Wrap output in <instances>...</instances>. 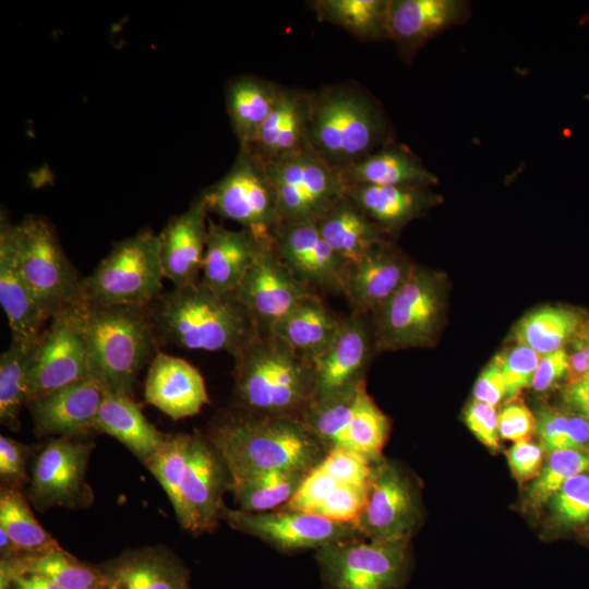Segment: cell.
I'll return each mask as SVG.
<instances>
[{
    "mask_svg": "<svg viewBox=\"0 0 589 589\" xmlns=\"http://www.w3.org/2000/svg\"><path fill=\"white\" fill-rule=\"evenodd\" d=\"M103 589H111V588H110V587H105V588H103Z\"/></svg>",
    "mask_w": 589,
    "mask_h": 589,
    "instance_id": "6125c7cd",
    "label": "cell"
},
{
    "mask_svg": "<svg viewBox=\"0 0 589 589\" xmlns=\"http://www.w3.org/2000/svg\"><path fill=\"white\" fill-rule=\"evenodd\" d=\"M41 337L12 338L0 356V421L11 431L20 428L19 416L26 405L29 373Z\"/></svg>",
    "mask_w": 589,
    "mask_h": 589,
    "instance_id": "8d00e7d4",
    "label": "cell"
},
{
    "mask_svg": "<svg viewBox=\"0 0 589 589\" xmlns=\"http://www.w3.org/2000/svg\"><path fill=\"white\" fill-rule=\"evenodd\" d=\"M201 193L209 213L240 224L263 243L273 242L279 226L276 195L265 163L249 146H239L226 175Z\"/></svg>",
    "mask_w": 589,
    "mask_h": 589,
    "instance_id": "30bf717a",
    "label": "cell"
},
{
    "mask_svg": "<svg viewBox=\"0 0 589 589\" xmlns=\"http://www.w3.org/2000/svg\"><path fill=\"white\" fill-rule=\"evenodd\" d=\"M235 294L260 329L267 332L301 301L318 293L298 280L273 245L268 244L263 248Z\"/></svg>",
    "mask_w": 589,
    "mask_h": 589,
    "instance_id": "ac0fdd59",
    "label": "cell"
},
{
    "mask_svg": "<svg viewBox=\"0 0 589 589\" xmlns=\"http://www.w3.org/2000/svg\"><path fill=\"white\" fill-rule=\"evenodd\" d=\"M220 518L232 529L255 537L284 553L317 550L335 542L363 539L353 524L284 507L247 512L224 506Z\"/></svg>",
    "mask_w": 589,
    "mask_h": 589,
    "instance_id": "7c38bea8",
    "label": "cell"
},
{
    "mask_svg": "<svg viewBox=\"0 0 589 589\" xmlns=\"http://www.w3.org/2000/svg\"><path fill=\"white\" fill-rule=\"evenodd\" d=\"M233 359L236 409L302 420L314 401L313 363L269 332L259 334Z\"/></svg>",
    "mask_w": 589,
    "mask_h": 589,
    "instance_id": "277c9868",
    "label": "cell"
},
{
    "mask_svg": "<svg viewBox=\"0 0 589 589\" xmlns=\"http://www.w3.org/2000/svg\"><path fill=\"white\" fill-rule=\"evenodd\" d=\"M206 436L230 480L267 471L309 473L328 454L301 419L239 409L215 421Z\"/></svg>",
    "mask_w": 589,
    "mask_h": 589,
    "instance_id": "6da1fadb",
    "label": "cell"
},
{
    "mask_svg": "<svg viewBox=\"0 0 589 589\" xmlns=\"http://www.w3.org/2000/svg\"><path fill=\"white\" fill-rule=\"evenodd\" d=\"M95 431L106 433L128 447L142 462L165 442L167 434L147 421L130 396L106 388Z\"/></svg>",
    "mask_w": 589,
    "mask_h": 589,
    "instance_id": "836d02e7",
    "label": "cell"
},
{
    "mask_svg": "<svg viewBox=\"0 0 589 589\" xmlns=\"http://www.w3.org/2000/svg\"><path fill=\"white\" fill-rule=\"evenodd\" d=\"M345 185L425 187L438 178L408 147L392 143L340 171Z\"/></svg>",
    "mask_w": 589,
    "mask_h": 589,
    "instance_id": "4dcf8cb0",
    "label": "cell"
},
{
    "mask_svg": "<svg viewBox=\"0 0 589 589\" xmlns=\"http://www.w3.org/2000/svg\"><path fill=\"white\" fill-rule=\"evenodd\" d=\"M32 447L15 440L0 436V479L2 486L20 489L27 481L26 462Z\"/></svg>",
    "mask_w": 589,
    "mask_h": 589,
    "instance_id": "816d5d0a",
    "label": "cell"
},
{
    "mask_svg": "<svg viewBox=\"0 0 589 589\" xmlns=\"http://www.w3.org/2000/svg\"><path fill=\"white\" fill-rule=\"evenodd\" d=\"M368 496L369 484L338 483L313 514L338 522L353 524L363 512Z\"/></svg>",
    "mask_w": 589,
    "mask_h": 589,
    "instance_id": "7dc6e473",
    "label": "cell"
},
{
    "mask_svg": "<svg viewBox=\"0 0 589 589\" xmlns=\"http://www.w3.org/2000/svg\"><path fill=\"white\" fill-rule=\"evenodd\" d=\"M420 504L411 478L383 457L372 461L366 505L353 522L370 541H409L420 521Z\"/></svg>",
    "mask_w": 589,
    "mask_h": 589,
    "instance_id": "4fadbf2b",
    "label": "cell"
},
{
    "mask_svg": "<svg viewBox=\"0 0 589 589\" xmlns=\"http://www.w3.org/2000/svg\"><path fill=\"white\" fill-rule=\"evenodd\" d=\"M543 447L531 440L515 443L507 452L508 466L519 483L536 479L543 466Z\"/></svg>",
    "mask_w": 589,
    "mask_h": 589,
    "instance_id": "db71d44e",
    "label": "cell"
},
{
    "mask_svg": "<svg viewBox=\"0 0 589 589\" xmlns=\"http://www.w3.org/2000/svg\"><path fill=\"white\" fill-rule=\"evenodd\" d=\"M93 445L60 436L48 441L32 470L29 497L35 507H84L93 501L86 468Z\"/></svg>",
    "mask_w": 589,
    "mask_h": 589,
    "instance_id": "9a60e30c",
    "label": "cell"
},
{
    "mask_svg": "<svg viewBox=\"0 0 589 589\" xmlns=\"http://www.w3.org/2000/svg\"><path fill=\"white\" fill-rule=\"evenodd\" d=\"M26 573L44 576L62 589H103L108 587V578L101 568L87 565L67 551L59 550L1 558V589H8V582L12 576Z\"/></svg>",
    "mask_w": 589,
    "mask_h": 589,
    "instance_id": "1f68e13d",
    "label": "cell"
},
{
    "mask_svg": "<svg viewBox=\"0 0 589 589\" xmlns=\"http://www.w3.org/2000/svg\"><path fill=\"white\" fill-rule=\"evenodd\" d=\"M585 324L584 315L575 309L545 305L524 315L515 324L512 339L543 356L570 344Z\"/></svg>",
    "mask_w": 589,
    "mask_h": 589,
    "instance_id": "d590c367",
    "label": "cell"
},
{
    "mask_svg": "<svg viewBox=\"0 0 589 589\" xmlns=\"http://www.w3.org/2000/svg\"><path fill=\"white\" fill-rule=\"evenodd\" d=\"M227 467L206 435L192 433L190 454L175 510L180 525L193 534L212 531L221 520L223 495L229 490Z\"/></svg>",
    "mask_w": 589,
    "mask_h": 589,
    "instance_id": "2e32d148",
    "label": "cell"
},
{
    "mask_svg": "<svg viewBox=\"0 0 589 589\" xmlns=\"http://www.w3.org/2000/svg\"><path fill=\"white\" fill-rule=\"evenodd\" d=\"M144 397L173 420L192 417L209 402L200 371L187 360L160 351L149 363Z\"/></svg>",
    "mask_w": 589,
    "mask_h": 589,
    "instance_id": "cb8c5ba5",
    "label": "cell"
},
{
    "mask_svg": "<svg viewBox=\"0 0 589 589\" xmlns=\"http://www.w3.org/2000/svg\"><path fill=\"white\" fill-rule=\"evenodd\" d=\"M192 434H167L165 442L143 464L165 490L173 509L179 506Z\"/></svg>",
    "mask_w": 589,
    "mask_h": 589,
    "instance_id": "7bdbcfd3",
    "label": "cell"
},
{
    "mask_svg": "<svg viewBox=\"0 0 589 589\" xmlns=\"http://www.w3.org/2000/svg\"><path fill=\"white\" fill-rule=\"evenodd\" d=\"M346 194L387 237L397 235L421 218L443 199L432 188L394 185H347Z\"/></svg>",
    "mask_w": 589,
    "mask_h": 589,
    "instance_id": "484cf974",
    "label": "cell"
},
{
    "mask_svg": "<svg viewBox=\"0 0 589 589\" xmlns=\"http://www.w3.org/2000/svg\"><path fill=\"white\" fill-rule=\"evenodd\" d=\"M106 387L89 375L26 404L40 435L81 437L95 431Z\"/></svg>",
    "mask_w": 589,
    "mask_h": 589,
    "instance_id": "ffe728a7",
    "label": "cell"
},
{
    "mask_svg": "<svg viewBox=\"0 0 589 589\" xmlns=\"http://www.w3.org/2000/svg\"><path fill=\"white\" fill-rule=\"evenodd\" d=\"M338 484L320 465L311 470L284 508L315 513Z\"/></svg>",
    "mask_w": 589,
    "mask_h": 589,
    "instance_id": "681fc988",
    "label": "cell"
},
{
    "mask_svg": "<svg viewBox=\"0 0 589 589\" xmlns=\"http://www.w3.org/2000/svg\"><path fill=\"white\" fill-rule=\"evenodd\" d=\"M390 0H315L310 3L318 20L334 24L364 41L389 39Z\"/></svg>",
    "mask_w": 589,
    "mask_h": 589,
    "instance_id": "74e56055",
    "label": "cell"
},
{
    "mask_svg": "<svg viewBox=\"0 0 589 589\" xmlns=\"http://www.w3.org/2000/svg\"><path fill=\"white\" fill-rule=\"evenodd\" d=\"M413 266L389 239L373 247L349 266L344 297L351 312L371 316L400 288Z\"/></svg>",
    "mask_w": 589,
    "mask_h": 589,
    "instance_id": "44dd1931",
    "label": "cell"
},
{
    "mask_svg": "<svg viewBox=\"0 0 589 589\" xmlns=\"http://www.w3.org/2000/svg\"><path fill=\"white\" fill-rule=\"evenodd\" d=\"M148 310L158 344L182 349L236 357L262 333L235 292L217 293L200 281L163 292Z\"/></svg>",
    "mask_w": 589,
    "mask_h": 589,
    "instance_id": "7a4b0ae2",
    "label": "cell"
},
{
    "mask_svg": "<svg viewBox=\"0 0 589 589\" xmlns=\"http://www.w3.org/2000/svg\"><path fill=\"white\" fill-rule=\"evenodd\" d=\"M250 230L228 229L208 218L200 283L217 293H231L241 284L265 245Z\"/></svg>",
    "mask_w": 589,
    "mask_h": 589,
    "instance_id": "d4e9b609",
    "label": "cell"
},
{
    "mask_svg": "<svg viewBox=\"0 0 589 589\" xmlns=\"http://www.w3.org/2000/svg\"><path fill=\"white\" fill-rule=\"evenodd\" d=\"M568 370V353L565 348L543 354L540 358L531 387L537 393L551 389L562 378H566Z\"/></svg>",
    "mask_w": 589,
    "mask_h": 589,
    "instance_id": "9f6ffc18",
    "label": "cell"
},
{
    "mask_svg": "<svg viewBox=\"0 0 589 589\" xmlns=\"http://www.w3.org/2000/svg\"><path fill=\"white\" fill-rule=\"evenodd\" d=\"M579 417L575 412H565L546 407L537 417V432L541 446L549 454L555 450L577 449L579 438Z\"/></svg>",
    "mask_w": 589,
    "mask_h": 589,
    "instance_id": "f6af8a7d",
    "label": "cell"
},
{
    "mask_svg": "<svg viewBox=\"0 0 589 589\" xmlns=\"http://www.w3.org/2000/svg\"><path fill=\"white\" fill-rule=\"evenodd\" d=\"M316 225L332 250L349 265L387 239L347 194L340 197Z\"/></svg>",
    "mask_w": 589,
    "mask_h": 589,
    "instance_id": "d6a6232c",
    "label": "cell"
},
{
    "mask_svg": "<svg viewBox=\"0 0 589 589\" xmlns=\"http://www.w3.org/2000/svg\"><path fill=\"white\" fill-rule=\"evenodd\" d=\"M588 471L589 448L550 453L528 490L526 505L531 509H539L568 479Z\"/></svg>",
    "mask_w": 589,
    "mask_h": 589,
    "instance_id": "b9f144b4",
    "label": "cell"
},
{
    "mask_svg": "<svg viewBox=\"0 0 589 589\" xmlns=\"http://www.w3.org/2000/svg\"><path fill=\"white\" fill-rule=\"evenodd\" d=\"M278 89L279 85L251 75L228 83L227 111L239 146L252 145L272 111Z\"/></svg>",
    "mask_w": 589,
    "mask_h": 589,
    "instance_id": "e575fe53",
    "label": "cell"
},
{
    "mask_svg": "<svg viewBox=\"0 0 589 589\" xmlns=\"http://www.w3.org/2000/svg\"><path fill=\"white\" fill-rule=\"evenodd\" d=\"M0 551L1 558H11L22 555L9 534L0 528Z\"/></svg>",
    "mask_w": 589,
    "mask_h": 589,
    "instance_id": "94428289",
    "label": "cell"
},
{
    "mask_svg": "<svg viewBox=\"0 0 589 589\" xmlns=\"http://www.w3.org/2000/svg\"><path fill=\"white\" fill-rule=\"evenodd\" d=\"M308 473L267 471L229 481V490L240 509L266 512L284 507L294 495Z\"/></svg>",
    "mask_w": 589,
    "mask_h": 589,
    "instance_id": "f35d334b",
    "label": "cell"
},
{
    "mask_svg": "<svg viewBox=\"0 0 589 589\" xmlns=\"http://www.w3.org/2000/svg\"><path fill=\"white\" fill-rule=\"evenodd\" d=\"M315 560L322 589H402L411 568L409 541L335 542Z\"/></svg>",
    "mask_w": 589,
    "mask_h": 589,
    "instance_id": "9c48e42d",
    "label": "cell"
},
{
    "mask_svg": "<svg viewBox=\"0 0 589 589\" xmlns=\"http://www.w3.org/2000/svg\"><path fill=\"white\" fill-rule=\"evenodd\" d=\"M91 374L108 390L131 396L142 368L158 345L148 306L79 302Z\"/></svg>",
    "mask_w": 589,
    "mask_h": 589,
    "instance_id": "5b68a950",
    "label": "cell"
},
{
    "mask_svg": "<svg viewBox=\"0 0 589 589\" xmlns=\"http://www.w3.org/2000/svg\"><path fill=\"white\" fill-rule=\"evenodd\" d=\"M588 536H589V531H588Z\"/></svg>",
    "mask_w": 589,
    "mask_h": 589,
    "instance_id": "be15d7a7",
    "label": "cell"
},
{
    "mask_svg": "<svg viewBox=\"0 0 589 589\" xmlns=\"http://www.w3.org/2000/svg\"><path fill=\"white\" fill-rule=\"evenodd\" d=\"M0 303L15 339L39 337L47 321L35 294L25 280L9 232V220L0 223Z\"/></svg>",
    "mask_w": 589,
    "mask_h": 589,
    "instance_id": "4316f807",
    "label": "cell"
},
{
    "mask_svg": "<svg viewBox=\"0 0 589 589\" xmlns=\"http://www.w3.org/2000/svg\"><path fill=\"white\" fill-rule=\"evenodd\" d=\"M390 432L388 417L380 409L366 390L365 381L357 388L344 447L370 461L382 458V450Z\"/></svg>",
    "mask_w": 589,
    "mask_h": 589,
    "instance_id": "ab89813d",
    "label": "cell"
},
{
    "mask_svg": "<svg viewBox=\"0 0 589 589\" xmlns=\"http://www.w3.org/2000/svg\"><path fill=\"white\" fill-rule=\"evenodd\" d=\"M77 305L56 314L44 330L29 373L26 404L92 375Z\"/></svg>",
    "mask_w": 589,
    "mask_h": 589,
    "instance_id": "5bb4252c",
    "label": "cell"
},
{
    "mask_svg": "<svg viewBox=\"0 0 589 589\" xmlns=\"http://www.w3.org/2000/svg\"><path fill=\"white\" fill-rule=\"evenodd\" d=\"M8 589H62L48 578L37 574H17L10 578Z\"/></svg>",
    "mask_w": 589,
    "mask_h": 589,
    "instance_id": "91938a15",
    "label": "cell"
},
{
    "mask_svg": "<svg viewBox=\"0 0 589 589\" xmlns=\"http://www.w3.org/2000/svg\"><path fill=\"white\" fill-rule=\"evenodd\" d=\"M208 213L205 199L200 193L184 212L171 217L158 233L164 275L175 288L200 281L207 239Z\"/></svg>",
    "mask_w": 589,
    "mask_h": 589,
    "instance_id": "7402d4cb",
    "label": "cell"
},
{
    "mask_svg": "<svg viewBox=\"0 0 589 589\" xmlns=\"http://www.w3.org/2000/svg\"><path fill=\"white\" fill-rule=\"evenodd\" d=\"M310 92L279 86L276 101L249 147L264 161H273L308 144Z\"/></svg>",
    "mask_w": 589,
    "mask_h": 589,
    "instance_id": "83f0119b",
    "label": "cell"
},
{
    "mask_svg": "<svg viewBox=\"0 0 589 589\" xmlns=\"http://www.w3.org/2000/svg\"><path fill=\"white\" fill-rule=\"evenodd\" d=\"M500 362L506 386V402L518 398L524 388L530 387L541 356L519 344L495 356Z\"/></svg>",
    "mask_w": 589,
    "mask_h": 589,
    "instance_id": "bcb514c9",
    "label": "cell"
},
{
    "mask_svg": "<svg viewBox=\"0 0 589 589\" xmlns=\"http://www.w3.org/2000/svg\"><path fill=\"white\" fill-rule=\"evenodd\" d=\"M569 345L566 381L574 384L589 375V323L584 325Z\"/></svg>",
    "mask_w": 589,
    "mask_h": 589,
    "instance_id": "6f0895ef",
    "label": "cell"
},
{
    "mask_svg": "<svg viewBox=\"0 0 589 589\" xmlns=\"http://www.w3.org/2000/svg\"><path fill=\"white\" fill-rule=\"evenodd\" d=\"M507 386L496 357L479 374L473 386V399L496 407L506 401Z\"/></svg>",
    "mask_w": 589,
    "mask_h": 589,
    "instance_id": "11a10c76",
    "label": "cell"
},
{
    "mask_svg": "<svg viewBox=\"0 0 589 589\" xmlns=\"http://www.w3.org/2000/svg\"><path fill=\"white\" fill-rule=\"evenodd\" d=\"M376 352L368 315L351 312L342 316L338 333L327 350L313 363L314 400L336 396L356 388Z\"/></svg>",
    "mask_w": 589,
    "mask_h": 589,
    "instance_id": "d6986e66",
    "label": "cell"
},
{
    "mask_svg": "<svg viewBox=\"0 0 589 589\" xmlns=\"http://www.w3.org/2000/svg\"><path fill=\"white\" fill-rule=\"evenodd\" d=\"M550 501L556 525L575 527L588 521L589 473H579L568 479Z\"/></svg>",
    "mask_w": 589,
    "mask_h": 589,
    "instance_id": "ee69618b",
    "label": "cell"
},
{
    "mask_svg": "<svg viewBox=\"0 0 589 589\" xmlns=\"http://www.w3.org/2000/svg\"><path fill=\"white\" fill-rule=\"evenodd\" d=\"M563 399L575 413L589 421V375L574 384H567L563 390Z\"/></svg>",
    "mask_w": 589,
    "mask_h": 589,
    "instance_id": "680465c9",
    "label": "cell"
},
{
    "mask_svg": "<svg viewBox=\"0 0 589 589\" xmlns=\"http://www.w3.org/2000/svg\"><path fill=\"white\" fill-rule=\"evenodd\" d=\"M537 418L520 398L506 402L498 413L500 437L515 443L531 440Z\"/></svg>",
    "mask_w": 589,
    "mask_h": 589,
    "instance_id": "f907efd6",
    "label": "cell"
},
{
    "mask_svg": "<svg viewBox=\"0 0 589 589\" xmlns=\"http://www.w3.org/2000/svg\"><path fill=\"white\" fill-rule=\"evenodd\" d=\"M446 298L444 274L414 264L400 288L371 315L376 352L434 346Z\"/></svg>",
    "mask_w": 589,
    "mask_h": 589,
    "instance_id": "8992f818",
    "label": "cell"
},
{
    "mask_svg": "<svg viewBox=\"0 0 589 589\" xmlns=\"http://www.w3.org/2000/svg\"><path fill=\"white\" fill-rule=\"evenodd\" d=\"M464 420L479 442L491 450L498 449L501 437L495 407L473 399L465 408Z\"/></svg>",
    "mask_w": 589,
    "mask_h": 589,
    "instance_id": "f5cc1de1",
    "label": "cell"
},
{
    "mask_svg": "<svg viewBox=\"0 0 589 589\" xmlns=\"http://www.w3.org/2000/svg\"><path fill=\"white\" fill-rule=\"evenodd\" d=\"M341 321L342 316L332 312L320 294H313L301 301L267 332L314 363L334 340Z\"/></svg>",
    "mask_w": 589,
    "mask_h": 589,
    "instance_id": "f546056e",
    "label": "cell"
},
{
    "mask_svg": "<svg viewBox=\"0 0 589 589\" xmlns=\"http://www.w3.org/2000/svg\"><path fill=\"white\" fill-rule=\"evenodd\" d=\"M9 232L23 276L49 321L82 301V278L45 218L28 215L19 224L9 221Z\"/></svg>",
    "mask_w": 589,
    "mask_h": 589,
    "instance_id": "ba28073f",
    "label": "cell"
},
{
    "mask_svg": "<svg viewBox=\"0 0 589 589\" xmlns=\"http://www.w3.org/2000/svg\"><path fill=\"white\" fill-rule=\"evenodd\" d=\"M111 589H189V570L171 552L129 551L101 568Z\"/></svg>",
    "mask_w": 589,
    "mask_h": 589,
    "instance_id": "f1b7e54d",
    "label": "cell"
},
{
    "mask_svg": "<svg viewBox=\"0 0 589 589\" xmlns=\"http://www.w3.org/2000/svg\"><path fill=\"white\" fill-rule=\"evenodd\" d=\"M265 166L276 195L279 225L317 221L346 194L340 171L310 146Z\"/></svg>",
    "mask_w": 589,
    "mask_h": 589,
    "instance_id": "8fae6325",
    "label": "cell"
},
{
    "mask_svg": "<svg viewBox=\"0 0 589 589\" xmlns=\"http://www.w3.org/2000/svg\"><path fill=\"white\" fill-rule=\"evenodd\" d=\"M272 245L303 285L318 294L344 296L350 265L327 244L316 221L280 224Z\"/></svg>",
    "mask_w": 589,
    "mask_h": 589,
    "instance_id": "e0dca14e",
    "label": "cell"
},
{
    "mask_svg": "<svg viewBox=\"0 0 589 589\" xmlns=\"http://www.w3.org/2000/svg\"><path fill=\"white\" fill-rule=\"evenodd\" d=\"M320 467L338 483L368 485L372 461L358 453L337 447L328 452Z\"/></svg>",
    "mask_w": 589,
    "mask_h": 589,
    "instance_id": "c3c4849f",
    "label": "cell"
},
{
    "mask_svg": "<svg viewBox=\"0 0 589 589\" xmlns=\"http://www.w3.org/2000/svg\"><path fill=\"white\" fill-rule=\"evenodd\" d=\"M470 14V4L464 0H390L389 39L409 62L429 40L464 24Z\"/></svg>",
    "mask_w": 589,
    "mask_h": 589,
    "instance_id": "603a6c76",
    "label": "cell"
},
{
    "mask_svg": "<svg viewBox=\"0 0 589 589\" xmlns=\"http://www.w3.org/2000/svg\"><path fill=\"white\" fill-rule=\"evenodd\" d=\"M159 238L151 229L116 242L82 278V300L100 305L149 306L163 293Z\"/></svg>",
    "mask_w": 589,
    "mask_h": 589,
    "instance_id": "52a82bcc",
    "label": "cell"
},
{
    "mask_svg": "<svg viewBox=\"0 0 589 589\" xmlns=\"http://www.w3.org/2000/svg\"><path fill=\"white\" fill-rule=\"evenodd\" d=\"M306 137L309 146L338 171L395 143L381 104L352 84L310 92Z\"/></svg>",
    "mask_w": 589,
    "mask_h": 589,
    "instance_id": "3957f363",
    "label": "cell"
},
{
    "mask_svg": "<svg viewBox=\"0 0 589 589\" xmlns=\"http://www.w3.org/2000/svg\"><path fill=\"white\" fill-rule=\"evenodd\" d=\"M0 528L9 534L22 555L63 550L37 521L19 489H1Z\"/></svg>",
    "mask_w": 589,
    "mask_h": 589,
    "instance_id": "60d3db41",
    "label": "cell"
}]
</instances>
